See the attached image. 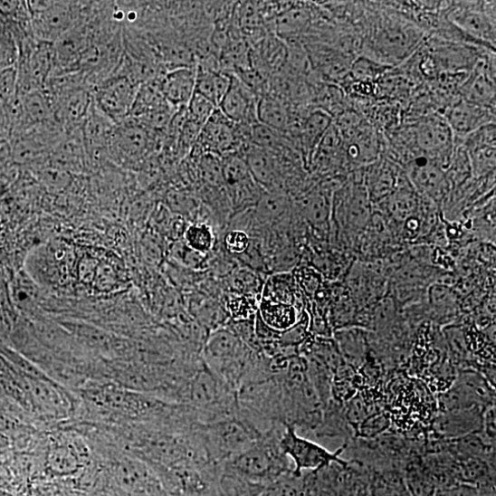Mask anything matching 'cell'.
Here are the masks:
<instances>
[{"mask_svg":"<svg viewBox=\"0 0 496 496\" xmlns=\"http://www.w3.org/2000/svg\"><path fill=\"white\" fill-rule=\"evenodd\" d=\"M284 427L276 424L255 445L225 462L222 468L263 486L292 472L290 459L280 447Z\"/></svg>","mask_w":496,"mask_h":496,"instance_id":"6da1fadb","label":"cell"},{"mask_svg":"<svg viewBox=\"0 0 496 496\" xmlns=\"http://www.w3.org/2000/svg\"><path fill=\"white\" fill-rule=\"evenodd\" d=\"M199 430L210 460L219 466L252 448L262 438V434L238 414L210 424H200Z\"/></svg>","mask_w":496,"mask_h":496,"instance_id":"7a4b0ae2","label":"cell"},{"mask_svg":"<svg viewBox=\"0 0 496 496\" xmlns=\"http://www.w3.org/2000/svg\"><path fill=\"white\" fill-rule=\"evenodd\" d=\"M26 5L34 38L52 43L86 17L91 3L27 2Z\"/></svg>","mask_w":496,"mask_h":496,"instance_id":"3957f363","label":"cell"},{"mask_svg":"<svg viewBox=\"0 0 496 496\" xmlns=\"http://www.w3.org/2000/svg\"><path fill=\"white\" fill-rule=\"evenodd\" d=\"M346 446L331 453L321 445L299 436L296 427L291 424H285L280 440V447L293 462V473L297 476L305 471L318 472L332 464L347 468L348 463L340 458Z\"/></svg>","mask_w":496,"mask_h":496,"instance_id":"277c9868","label":"cell"},{"mask_svg":"<svg viewBox=\"0 0 496 496\" xmlns=\"http://www.w3.org/2000/svg\"><path fill=\"white\" fill-rule=\"evenodd\" d=\"M419 32L399 21L382 22L370 39L368 49L377 55V62L388 67L404 60L419 43Z\"/></svg>","mask_w":496,"mask_h":496,"instance_id":"5b68a950","label":"cell"},{"mask_svg":"<svg viewBox=\"0 0 496 496\" xmlns=\"http://www.w3.org/2000/svg\"><path fill=\"white\" fill-rule=\"evenodd\" d=\"M139 87L127 77L112 74L93 89V101L117 124L129 117Z\"/></svg>","mask_w":496,"mask_h":496,"instance_id":"8992f818","label":"cell"},{"mask_svg":"<svg viewBox=\"0 0 496 496\" xmlns=\"http://www.w3.org/2000/svg\"><path fill=\"white\" fill-rule=\"evenodd\" d=\"M444 117L434 116L420 122L415 140L419 149L435 159L452 160L455 138Z\"/></svg>","mask_w":496,"mask_h":496,"instance_id":"52a82bcc","label":"cell"},{"mask_svg":"<svg viewBox=\"0 0 496 496\" xmlns=\"http://www.w3.org/2000/svg\"><path fill=\"white\" fill-rule=\"evenodd\" d=\"M256 94L236 76L231 75L230 87L218 106L221 112L234 123L254 126L259 122Z\"/></svg>","mask_w":496,"mask_h":496,"instance_id":"ba28073f","label":"cell"},{"mask_svg":"<svg viewBox=\"0 0 496 496\" xmlns=\"http://www.w3.org/2000/svg\"><path fill=\"white\" fill-rule=\"evenodd\" d=\"M149 145V134L142 124L127 118L115 124L108 150L114 157L136 159L145 154Z\"/></svg>","mask_w":496,"mask_h":496,"instance_id":"9c48e42d","label":"cell"},{"mask_svg":"<svg viewBox=\"0 0 496 496\" xmlns=\"http://www.w3.org/2000/svg\"><path fill=\"white\" fill-rule=\"evenodd\" d=\"M444 118L454 136L466 138L492 123V110L463 100L450 107Z\"/></svg>","mask_w":496,"mask_h":496,"instance_id":"30bf717a","label":"cell"},{"mask_svg":"<svg viewBox=\"0 0 496 496\" xmlns=\"http://www.w3.org/2000/svg\"><path fill=\"white\" fill-rule=\"evenodd\" d=\"M202 143L212 152L233 153L243 142L238 137L235 123L229 120L217 108L203 128Z\"/></svg>","mask_w":496,"mask_h":496,"instance_id":"8fae6325","label":"cell"},{"mask_svg":"<svg viewBox=\"0 0 496 496\" xmlns=\"http://www.w3.org/2000/svg\"><path fill=\"white\" fill-rule=\"evenodd\" d=\"M484 409H470L444 412L435 422V429L442 436L459 439L483 429Z\"/></svg>","mask_w":496,"mask_h":496,"instance_id":"7c38bea8","label":"cell"},{"mask_svg":"<svg viewBox=\"0 0 496 496\" xmlns=\"http://www.w3.org/2000/svg\"><path fill=\"white\" fill-rule=\"evenodd\" d=\"M196 71L189 67L168 71L159 81L165 100L172 107L188 106L196 92Z\"/></svg>","mask_w":496,"mask_h":496,"instance_id":"4fadbf2b","label":"cell"},{"mask_svg":"<svg viewBox=\"0 0 496 496\" xmlns=\"http://www.w3.org/2000/svg\"><path fill=\"white\" fill-rule=\"evenodd\" d=\"M492 16L475 8H458L452 12L451 20L465 33L483 42L495 41Z\"/></svg>","mask_w":496,"mask_h":496,"instance_id":"5bb4252c","label":"cell"},{"mask_svg":"<svg viewBox=\"0 0 496 496\" xmlns=\"http://www.w3.org/2000/svg\"><path fill=\"white\" fill-rule=\"evenodd\" d=\"M333 117L322 110L310 112L301 126L299 138L305 157L311 159L333 124Z\"/></svg>","mask_w":496,"mask_h":496,"instance_id":"9a60e30c","label":"cell"},{"mask_svg":"<svg viewBox=\"0 0 496 496\" xmlns=\"http://www.w3.org/2000/svg\"><path fill=\"white\" fill-rule=\"evenodd\" d=\"M244 158L253 177L262 188L272 187L275 184L278 162L274 153L251 145Z\"/></svg>","mask_w":496,"mask_h":496,"instance_id":"2e32d148","label":"cell"},{"mask_svg":"<svg viewBox=\"0 0 496 496\" xmlns=\"http://www.w3.org/2000/svg\"><path fill=\"white\" fill-rule=\"evenodd\" d=\"M258 120L264 126L285 133L289 128L290 108L285 100L276 95L265 94L258 100Z\"/></svg>","mask_w":496,"mask_h":496,"instance_id":"e0dca14e","label":"cell"},{"mask_svg":"<svg viewBox=\"0 0 496 496\" xmlns=\"http://www.w3.org/2000/svg\"><path fill=\"white\" fill-rule=\"evenodd\" d=\"M231 84V75L209 68L196 71V92L218 108Z\"/></svg>","mask_w":496,"mask_h":496,"instance_id":"ac0fdd59","label":"cell"},{"mask_svg":"<svg viewBox=\"0 0 496 496\" xmlns=\"http://www.w3.org/2000/svg\"><path fill=\"white\" fill-rule=\"evenodd\" d=\"M412 179L418 189L433 199H440L446 189L445 176L438 166L424 160L416 161L413 167Z\"/></svg>","mask_w":496,"mask_h":496,"instance_id":"d6986e66","label":"cell"},{"mask_svg":"<svg viewBox=\"0 0 496 496\" xmlns=\"http://www.w3.org/2000/svg\"><path fill=\"white\" fill-rule=\"evenodd\" d=\"M259 315L269 328L280 333L298 322V312L294 305L266 299L262 301Z\"/></svg>","mask_w":496,"mask_h":496,"instance_id":"ffe728a7","label":"cell"},{"mask_svg":"<svg viewBox=\"0 0 496 496\" xmlns=\"http://www.w3.org/2000/svg\"><path fill=\"white\" fill-rule=\"evenodd\" d=\"M397 184V176L390 162L384 161L371 169L367 191L369 198L382 200L390 196Z\"/></svg>","mask_w":496,"mask_h":496,"instance_id":"44dd1931","label":"cell"},{"mask_svg":"<svg viewBox=\"0 0 496 496\" xmlns=\"http://www.w3.org/2000/svg\"><path fill=\"white\" fill-rule=\"evenodd\" d=\"M337 346L339 353L350 367L359 366L365 358V338L360 330L341 329L337 333Z\"/></svg>","mask_w":496,"mask_h":496,"instance_id":"7402d4cb","label":"cell"},{"mask_svg":"<svg viewBox=\"0 0 496 496\" xmlns=\"http://www.w3.org/2000/svg\"><path fill=\"white\" fill-rule=\"evenodd\" d=\"M488 72H480L466 86L465 99L469 102L491 110L495 102V85Z\"/></svg>","mask_w":496,"mask_h":496,"instance_id":"603a6c76","label":"cell"},{"mask_svg":"<svg viewBox=\"0 0 496 496\" xmlns=\"http://www.w3.org/2000/svg\"><path fill=\"white\" fill-rule=\"evenodd\" d=\"M265 487L223 468L217 482L218 496H262Z\"/></svg>","mask_w":496,"mask_h":496,"instance_id":"cb8c5ba5","label":"cell"},{"mask_svg":"<svg viewBox=\"0 0 496 496\" xmlns=\"http://www.w3.org/2000/svg\"><path fill=\"white\" fill-rule=\"evenodd\" d=\"M221 166L223 178L229 187L253 177L245 158L237 152L226 154Z\"/></svg>","mask_w":496,"mask_h":496,"instance_id":"d4e9b609","label":"cell"},{"mask_svg":"<svg viewBox=\"0 0 496 496\" xmlns=\"http://www.w3.org/2000/svg\"><path fill=\"white\" fill-rule=\"evenodd\" d=\"M184 242L194 251L207 255L215 244V235L205 224H191L184 233Z\"/></svg>","mask_w":496,"mask_h":496,"instance_id":"484cf974","label":"cell"},{"mask_svg":"<svg viewBox=\"0 0 496 496\" xmlns=\"http://www.w3.org/2000/svg\"><path fill=\"white\" fill-rule=\"evenodd\" d=\"M300 207L307 218L318 224L325 223L330 212L329 199L320 192L313 193L303 198L300 202Z\"/></svg>","mask_w":496,"mask_h":496,"instance_id":"4316f807","label":"cell"},{"mask_svg":"<svg viewBox=\"0 0 496 496\" xmlns=\"http://www.w3.org/2000/svg\"><path fill=\"white\" fill-rule=\"evenodd\" d=\"M391 424V418L386 413H374L367 416L355 429L356 437L372 440L378 438Z\"/></svg>","mask_w":496,"mask_h":496,"instance_id":"83f0119b","label":"cell"},{"mask_svg":"<svg viewBox=\"0 0 496 496\" xmlns=\"http://www.w3.org/2000/svg\"><path fill=\"white\" fill-rule=\"evenodd\" d=\"M281 135L282 133L257 122L252 127L251 145L275 154L283 145Z\"/></svg>","mask_w":496,"mask_h":496,"instance_id":"f1b7e54d","label":"cell"},{"mask_svg":"<svg viewBox=\"0 0 496 496\" xmlns=\"http://www.w3.org/2000/svg\"><path fill=\"white\" fill-rule=\"evenodd\" d=\"M287 199L278 193L263 194L256 207L262 216L275 219L283 215L287 209Z\"/></svg>","mask_w":496,"mask_h":496,"instance_id":"f546056e","label":"cell"},{"mask_svg":"<svg viewBox=\"0 0 496 496\" xmlns=\"http://www.w3.org/2000/svg\"><path fill=\"white\" fill-rule=\"evenodd\" d=\"M387 68L389 67L380 64L375 60L359 57L351 67V74L358 81L367 82L377 78Z\"/></svg>","mask_w":496,"mask_h":496,"instance_id":"4dcf8cb0","label":"cell"},{"mask_svg":"<svg viewBox=\"0 0 496 496\" xmlns=\"http://www.w3.org/2000/svg\"><path fill=\"white\" fill-rule=\"evenodd\" d=\"M310 22V14L304 9L288 11L278 19L277 28L281 34H292L302 30Z\"/></svg>","mask_w":496,"mask_h":496,"instance_id":"1f68e13d","label":"cell"},{"mask_svg":"<svg viewBox=\"0 0 496 496\" xmlns=\"http://www.w3.org/2000/svg\"><path fill=\"white\" fill-rule=\"evenodd\" d=\"M190 119L198 128H204L217 109L212 102L203 96L195 93L189 105Z\"/></svg>","mask_w":496,"mask_h":496,"instance_id":"d6a6232c","label":"cell"},{"mask_svg":"<svg viewBox=\"0 0 496 496\" xmlns=\"http://www.w3.org/2000/svg\"><path fill=\"white\" fill-rule=\"evenodd\" d=\"M175 259L190 269H199L205 261V255L193 250L184 240L174 246Z\"/></svg>","mask_w":496,"mask_h":496,"instance_id":"836d02e7","label":"cell"},{"mask_svg":"<svg viewBox=\"0 0 496 496\" xmlns=\"http://www.w3.org/2000/svg\"><path fill=\"white\" fill-rule=\"evenodd\" d=\"M224 243L229 253L241 255L250 248L251 240L246 233L241 230H234L226 234Z\"/></svg>","mask_w":496,"mask_h":496,"instance_id":"e575fe53","label":"cell"},{"mask_svg":"<svg viewBox=\"0 0 496 496\" xmlns=\"http://www.w3.org/2000/svg\"><path fill=\"white\" fill-rule=\"evenodd\" d=\"M13 160L11 148L8 146L0 147V177L7 172V167Z\"/></svg>","mask_w":496,"mask_h":496,"instance_id":"d590c367","label":"cell"},{"mask_svg":"<svg viewBox=\"0 0 496 496\" xmlns=\"http://www.w3.org/2000/svg\"><path fill=\"white\" fill-rule=\"evenodd\" d=\"M7 33V24L5 20L3 18L2 15H0V40Z\"/></svg>","mask_w":496,"mask_h":496,"instance_id":"8d00e7d4","label":"cell"},{"mask_svg":"<svg viewBox=\"0 0 496 496\" xmlns=\"http://www.w3.org/2000/svg\"><path fill=\"white\" fill-rule=\"evenodd\" d=\"M477 496H494V493H493V494H491V493H485V494H484V493H483V494H482V495H477Z\"/></svg>","mask_w":496,"mask_h":496,"instance_id":"74e56055","label":"cell"}]
</instances>
